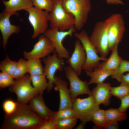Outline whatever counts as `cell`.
<instances>
[{"label": "cell", "mask_w": 129, "mask_h": 129, "mask_svg": "<svg viewBox=\"0 0 129 129\" xmlns=\"http://www.w3.org/2000/svg\"><path fill=\"white\" fill-rule=\"evenodd\" d=\"M43 120L29 105L18 103L14 113L5 115L1 128L4 129H36Z\"/></svg>", "instance_id": "cell-1"}, {"label": "cell", "mask_w": 129, "mask_h": 129, "mask_svg": "<svg viewBox=\"0 0 129 129\" xmlns=\"http://www.w3.org/2000/svg\"><path fill=\"white\" fill-rule=\"evenodd\" d=\"M53 5L48 16L50 28H57L61 31L74 27L75 20L71 14L66 12L62 5L63 0H53Z\"/></svg>", "instance_id": "cell-2"}, {"label": "cell", "mask_w": 129, "mask_h": 129, "mask_svg": "<svg viewBox=\"0 0 129 129\" xmlns=\"http://www.w3.org/2000/svg\"><path fill=\"white\" fill-rule=\"evenodd\" d=\"M62 5L66 12L74 16L76 30H81L86 22L91 11L90 0H63Z\"/></svg>", "instance_id": "cell-3"}, {"label": "cell", "mask_w": 129, "mask_h": 129, "mask_svg": "<svg viewBox=\"0 0 129 129\" xmlns=\"http://www.w3.org/2000/svg\"><path fill=\"white\" fill-rule=\"evenodd\" d=\"M74 35L81 42L86 54V59L82 70L92 71L98 66L101 61H104L107 59L106 58L100 56L98 55L97 50L91 42L85 30H83L79 33L75 32Z\"/></svg>", "instance_id": "cell-4"}, {"label": "cell", "mask_w": 129, "mask_h": 129, "mask_svg": "<svg viewBox=\"0 0 129 129\" xmlns=\"http://www.w3.org/2000/svg\"><path fill=\"white\" fill-rule=\"evenodd\" d=\"M107 26L109 48L111 51L121 41L125 31L124 21L119 13L111 15L105 20Z\"/></svg>", "instance_id": "cell-5"}, {"label": "cell", "mask_w": 129, "mask_h": 129, "mask_svg": "<svg viewBox=\"0 0 129 129\" xmlns=\"http://www.w3.org/2000/svg\"><path fill=\"white\" fill-rule=\"evenodd\" d=\"M72 108L76 113L75 117L85 124L91 121L93 114L99 108L91 95L84 98L74 99Z\"/></svg>", "instance_id": "cell-6"}, {"label": "cell", "mask_w": 129, "mask_h": 129, "mask_svg": "<svg viewBox=\"0 0 129 129\" xmlns=\"http://www.w3.org/2000/svg\"><path fill=\"white\" fill-rule=\"evenodd\" d=\"M31 83L30 75H27L16 79L10 86V90L16 95L18 102L27 104L32 98L38 94Z\"/></svg>", "instance_id": "cell-7"}, {"label": "cell", "mask_w": 129, "mask_h": 129, "mask_svg": "<svg viewBox=\"0 0 129 129\" xmlns=\"http://www.w3.org/2000/svg\"><path fill=\"white\" fill-rule=\"evenodd\" d=\"M89 38L101 56L106 58L110 50L107 26L105 21L99 22L96 24Z\"/></svg>", "instance_id": "cell-8"}, {"label": "cell", "mask_w": 129, "mask_h": 129, "mask_svg": "<svg viewBox=\"0 0 129 129\" xmlns=\"http://www.w3.org/2000/svg\"><path fill=\"white\" fill-rule=\"evenodd\" d=\"M74 27L65 31H60L57 28L48 29L43 34L51 41L55 48V51L58 56L62 59H68L69 53L63 44L64 38L68 36H72L75 32Z\"/></svg>", "instance_id": "cell-9"}, {"label": "cell", "mask_w": 129, "mask_h": 129, "mask_svg": "<svg viewBox=\"0 0 129 129\" xmlns=\"http://www.w3.org/2000/svg\"><path fill=\"white\" fill-rule=\"evenodd\" d=\"M28 13V19L33 30L31 37L35 39L44 34L48 29V12L33 6L25 10Z\"/></svg>", "instance_id": "cell-10"}, {"label": "cell", "mask_w": 129, "mask_h": 129, "mask_svg": "<svg viewBox=\"0 0 129 129\" xmlns=\"http://www.w3.org/2000/svg\"><path fill=\"white\" fill-rule=\"evenodd\" d=\"M64 69L66 77L69 81V90L72 101L79 95H91V91L89 88L88 82L81 80L69 66H64Z\"/></svg>", "instance_id": "cell-11"}, {"label": "cell", "mask_w": 129, "mask_h": 129, "mask_svg": "<svg viewBox=\"0 0 129 129\" xmlns=\"http://www.w3.org/2000/svg\"><path fill=\"white\" fill-rule=\"evenodd\" d=\"M43 61L44 64V74L48 80L47 90L49 92L54 86L56 72L64 69V61L54 51L52 55H48L44 58Z\"/></svg>", "instance_id": "cell-12"}, {"label": "cell", "mask_w": 129, "mask_h": 129, "mask_svg": "<svg viewBox=\"0 0 129 129\" xmlns=\"http://www.w3.org/2000/svg\"><path fill=\"white\" fill-rule=\"evenodd\" d=\"M54 48L50 40L44 34L39 36L38 41L30 52L24 51L23 55L25 59H41L47 57L54 51Z\"/></svg>", "instance_id": "cell-13"}, {"label": "cell", "mask_w": 129, "mask_h": 129, "mask_svg": "<svg viewBox=\"0 0 129 129\" xmlns=\"http://www.w3.org/2000/svg\"><path fill=\"white\" fill-rule=\"evenodd\" d=\"M86 59V55L83 47L77 39L74 44V50L71 56L67 59L66 63L78 75L81 73L82 67Z\"/></svg>", "instance_id": "cell-14"}, {"label": "cell", "mask_w": 129, "mask_h": 129, "mask_svg": "<svg viewBox=\"0 0 129 129\" xmlns=\"http://www.w3.org/2000/svg\"><path fill=\"white\" fill-rule=\"evenodd\" d=\"M17 16L19 14L16 12H4L0 14V30L2 35L3 47L5 49L9 37L12 34L17 33L20 31V26L12 24L10 18L12 15Z\"/></svg>", "instance_id": "cell-15"}, {"label": "cell", "mask_w": 129, "mask_h": 129, "mask_svg": "<svg viewBox=\"0 0 129 129\" xmlns=\"http://www.w3.org/2000/svg\"><path fill=\"white\" fill-rule=\"evenodd\" d=\"M54 84L55 90L58 91L59 93L60 102L59 110L67 108H72V100L67 87V82L55 76Z\"/></svg>", "instance_id": "cell-16"}, {"label": "cell", "mask_w": 129, "mask_h": 129, "mask_svg": "<svg viewBox=\"0 0 129 129\" xmlns=\"http://www.w3.org/2000/svg\"><path fill=\"white\" fill-rule=\"evenodd\" d=\"M111 87L110 83L103 82L97 84L93 89L91 91V95L97 104L99 105L103 104L105 106L109 104L112 96Z\"/></svg>", "instance_id": "cell-17"}, {"label": "cell", "mask_w": 129, "mask_h": 129, "mask_svg": "<svg viewBox=\"0 0 129 129\" xmlns=\"http://www.w3.org/2000/svg\"><path fill=\"white\" fill-rule=\"evenodd\" d=\"M29 102V105L31 108L43 120L50 118L53 111L46 106L42 95L35 96Z\"/></svg>", "instance_id": "cell-18"}, {"label": "cell", "mask_w": 129, "mask_h": 129, "mask_svg": "<svg viewBox=\"0 0 129 129\" xmlns=\"http://www.w3.org/2000/svg\"><path fill=\"white\" fill-rule=\"evenodd\" d=\"M118 44H117L111 50V54L109 58L100 63L96 68L110 71H114L117 68L122 59L118 54Z\"/></svg>", "instance_id": "cell-19"}, {"label": "cell", "mask_w": 129, "mask_h": 129, "mask_svg": "<svg viewBox=\"0 0 129 129\" xmlns=\"http://www.w3.org/2000/svg\"><path fill=\"white\" fill-rule=\"evenodd\" d=\"M5 6L3 12H16L22 10H26L33 6L32 0H5L2 1Z\"/></svg>", "instance_id": "cell-20"}, {"label": "cell", "mask_w": 129, "mask_h": 129, "mask_svg": "<svg viewBox=\"0 0 129 129\" xmlns=\"http://www.w3.org/2000/svg\"><path fill=\"white\" fill-rule=\"evenodd\" d=\"M114 71L96 68L92 71L85 70L86 75L90 78L89 84H97L104 82L108 77L111 76Z\"/></svg>", "instance_id": "cell-21"}, {"label": "cell", "mask_w": 129, "mask_h": 129, "mask_svg": "<svg viewBox=\"0 0 129 129\" xmlns=\"http://www.w3.org/2000/svg\"><path fill=\"white\" fill-rule=\"evenodd\" d=\"M32 86L39 95H42L48 86V81L45 74L30 75Z\"/></svg>", "instance_id": "cell-22"}, {"label": "cell", "mask_w": 129, "mask_h": 129, "mask_svg": "<svg viewBox=\"0 0 129 129\" xmlns=\"http://www.w3.org/2000/svg\"><path fill=\"white\" fill-rule=\"evenodd\" d=\"M105 112L108 123H118L125 120L127 118L126 113L121 112L118 108H110Z\"/></svg>", "instance_id": "cell-23"}, {"label": "cell", "mask_w": 129, "mask_h": 129, "mask_svg": "<svg viewBox=\"0 0 129 129\" xmlns=\"http://www.w3.org/2000/svg\"><path fill=\"white\" fill-rule=\"evenodd\" d=\"M28 73L30 75L44 74V68L40 59L31 58L27 59Z\"/></svg>", "instance_id": "cell-24"}, {"label": "cell", "mask_w": 129, "mask_h": 129, "mask_svg": "<svg viewBox=\"0 0 129 129\" xmlns=\"http://www.w3.org/2000/svg\"><path fill=\"white\" fill-rule=\"evenodd\" d=\"M105 111L99 108L93 114L91 121L95 124L94 128L103 129L108 124Z\"/></svg>", "instance_id": "cell-25"}, {"label": "cell", "mask_w": 129, "mask_h": 129, "mask_svg": "<svg viewBox=\"0 0 129 129\" xmlns=\"http://www.w3.org/2000/svg\"><path fill=\"white\" fill-rule=\"evenodd\" d=\"M17 64V62L11 60L7 55L5 58L0 62V70L1 72L12 76Z\"/></svg>", "instance_id": "cell-26"}, {"label": "cell", "mask_w": 129, "mask_h": 129, "mask_svg": "<svg viewBox=\"0 0 129 129\" xmlns=\"http://www.w3.org/2000/svg\"><path fill=\"white\" fill-rule=\"evenodd\" d=\"M76 113L72 108H67L56 111H53L50 118L55 121L64 118L75 117Z\"/></svg>", "instance_id": "cell-27"}, {"label": "cell", "mask_w": 129, "mask_h": 129, "mask_svg": "<svg viewBox=\"0 0 129 129\" xmlns=\"http://www.w3.org/2000/svg\"><path fill=\"white\" fill-rule=\"evenodd\" d=\"M127 72H129V61L122 59L118 66L114 71L111 77L120 82L122 76Z\"/></svg>", "instance_id": "cell-28"}, {"label": "cell", "mask_w": 129, "mask_h": 129, "mask_svg": "<svg viewBox=\"0 0 129 129\" xmlns=\"http://www.w3.org/2000/svg\"><path fill=\"white\" fill-rule=\"evenodd\" d=\"M28 73L27 60L20 59L17 62L16 67L12 76L16 79L21 78Z\"/></svg>", "instance_id": "cell-29"}, {"label": "cell", "mask_w": 129, "mask_h": 129, "mask_svg": "<svg viewBox=\"0 0 129 129\" xmlns=\"http://www.w3.org/2000/svg\"><path fill=\"white\" fill-rule=\"evenodd\" d=\"M77 119L75 117H72L55 121L56 129H72L76 124Z\"/></svg>", "instance_id": "cell-30"}, {"label": "cell", "mask_w": 129, "mask_h": 129, "mask_svg": "<svg viewBox=\"0 0 129 129\" xmlns=\"http://www.w3.org/2000/svg\"><path fill=\"white\" fill-rule=\"evenodd\" d=\"M111 92L112 96L120 99L129 94V86L120 84L118 86L111 87Z\"/></svg>", "instance_id": "cell-31"}, {"label": "cell", "mask_w": 129, "mask_h": 129, "mask_svg": "<svg viewBox=\"0 0 129 129\" xmlns=\"http://www.w3.org/2000/svg\"><path fill=\"white\" fill-rule=\"evenodd\" d=\"M35 7L49 12L52 11L53 5V0H32Z\"/></svg>", "instance_id": "cell-32"}, {"label": "cell", "mask_w": 129, "mask_h": 129, "mask_svg": "<svg viewBox=\"0 0 129 129\" xmlns=\"http://www.w3.org/2000/svg\"><path fill=\"white\" fill-rule=\"evenodd\" d=\"M18 103L11 99H7L3 102L2 108L5 114L9 115L12 114L16 110Z\"/></svg>", "instance_id": "cell-33"}, {"label": "cell", "mask_w": 129, "mask_h": 129, "mask_svg": "<svg viewBox=\"0 0 129 129\" xmlns=\"http://www.w3.org/2000/svg\"><path fill=\"white\" fill-rule=\"evenodd\" d=\"M15 81L12 76L5 73H0V87L4 88L11 86L14 83Z\"/></svg>", "instance_id": "cell-34"}, {"label": "cell", "mask_w": 129, "mask_h": 129, "mask_svg": "<svg viewBox=\"0 0 129 129\" xmlns=\"http://www.w3.org/2000/svg\"><path fill=\"white\" fill-rule=\"evenodd\" d=\"M36 129H56L55 122L50 118L43 120Z\"/></svg>", "instance_id": "cell-35"}, {"label": "cell", "mask_w": 129, "mask_h": 129, "mask_svg": "<svg viewBox=\"0 0 129 129\" xmlns=\"http://www.w3.org/2000/svg\"><path fill=\"white\" fill-rule=\"evenodd\" d=\"M121 104L118 109L121 112L126 113L129 107V94L124 96L121 99Z\"/></svg>", "instance_id": "cell-36"}, {"label": "cell", "mask_w": 129, "mask_h": 129, "mask_svg": "<svg viewBox=\"0 0 129 129\" xmlns=\"http://www.w3.org/2000/svg\"><path fill=\"white\" fill-rule=\"evenodd\" d=\"M120 82L121 84L129 86V73L122 76Z\"/></svg>", "instance_id": "cell-37"}, {"label": "cell", "mask_w": 129, "mask_h": 129, "mask_svg": "<svg viewBox=\"0 0 129 129\" xmlns=\"http://www.w3.org/2000/svg\"><path fill=\"white\" fill-rule=\"evenodd\" d=\"M119 128L118 123H108L103 129H117Z\"/></svg>", "instance_id": "cell-38"}, {"label": "cell", "mask_w": 129, "mask_h": 129, "mask_svg": "<svg viewBox=\"0 0 129 129\" xmlns=\"http://www.w3.org/2000/svg\"><path fill=\"white\" fill-rule=\"evenodd\" d=\"M107 3L108 4H119L123 5L124 3L121 0H105Z\"/></svg>", "instance_id": "cell-39"}, {"label": "cell", "mask_w": 129, "mask_h": 129, "mask_svg": "<svg viewBox=\"0 0 129 129\" xmlns=\"http://www.w3.org/2000/svg\"><path fill=\"white\" fill-rule=\"evenodd\" d=\"M85 124L81 122L76 128V129H83L84 128Z\"/></svg>", "instance_id": "cell-40"}, {"label": "cell", "mask_w": 129, "mask_h": 129, "mask_svg": "<svg viewBox=\"0 0 129 129\" xmlns=\"http://www.w3.org/2000/svg\"><path fill=\"white\" fill-rule=\"evenodd\" d=\"M4 0H1L2 1H4Z\"/></svg>", "instance_id": "cell-41"}]
</instances>
